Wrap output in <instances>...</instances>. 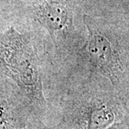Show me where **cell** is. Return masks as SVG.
<instances>
[{"label":"cell","mask_w":129,"mask_h":129,"mask_svg":"<svg viewBox=\"0 0 129 129\" xmlns=\"http://www.w3.org/2000/svg\"><path fill=\"white\" fill-rule=\"evenodd\" d=\"M23 129H29V128H23Z\"/></svg>","instance_id":"obj_7"},{"label":"cell","mask_w":129,"mask_h":129,"mask_svg":"<svg viewBox=\"0 0 129 129\" xmlns=\"http://www.w3.org/2000/svg\"><path fill=\"white\" fill-rule=\"evenodd\" d=\"M12 25L30 37L49 75L68 66L86 36L83 14L72 0H32Z\"/></svg>","instance_id":"obj_2"},{"label":"cell","mask_w":129,"mask_h":129,"mask_svg":"<svg viewBox=\"0 0 129 129\" xmlns=\"http://www.w3.org/2000/svg\"><path fill=\"white\" fill-rule=\"evenodd\" d=\"M45 97L47 129H107L129 116V94L101 77L51 75Z\"/></svg>","instance_id":"obj_1"},{"label":"cell","mask_w":129,"mask_h":129,"mask_svg":"<svg viewBox=\"0 0 129 129\" xmlns=\"http://www.w3.org/2000/svg\"><path fill=\"white\" fill-rule=\"evenodd\" d=\"M37 129L27 103L13 82L0 74V129Z\"/></svg>","instance_id":"obj_5"},{"label":"cell","mask_w":129,"mask_h":129,"mask_svg":"<svg viewBox=\"0 0 129 129\" xmlns=\"http://www.w3.org/2000/svg\"><path fill=\"white\" fill-rule=\"evenodd\" d=\"M107 129H129V116L112 125Z\"/></svg>","instance_id":"obj_6"},{"label":"cell","mask_w":129,"mask_h":129,"mask_svg":"<svg viewBox=\"0 0 129 129\" xmlns=\"http://www.w3.org/2000/svg\"><path fill=\"white\" fill-rule=\"evenodd\" d=\"M30 37L12 25L0 32V74L16 85L37 129L46 128L45 86L48 73Z\"/></svg>","instance_id":"obj_4"},{"label":"cell","mask_w":129,"mask_h":129,"mask_svg":"<svg viewBox=\"0 0 129 129\" xmlns=\"http://www.w3.org/2000/svg\"><path fill=\"white\" fill-rule=\"evenodd\" d=\"M45 129H47V128H45Z\"/></svg>","instance_id":"obj_8"},{"label":"cell","mask_w":129,"mask_h":129,"mask_svg":"<svg viewBox=\"0 0 129 129\" xmlns=\"http://www.w3.org/2000/svg\"><path fill=\"white\" fill-rule=\"evenodd\" d=\"M86 36L63 76H97L108 80L120 92L129 94L128 24L83 14Z\"/></svg>","instance_id":"obj_3"}]
</instances>
